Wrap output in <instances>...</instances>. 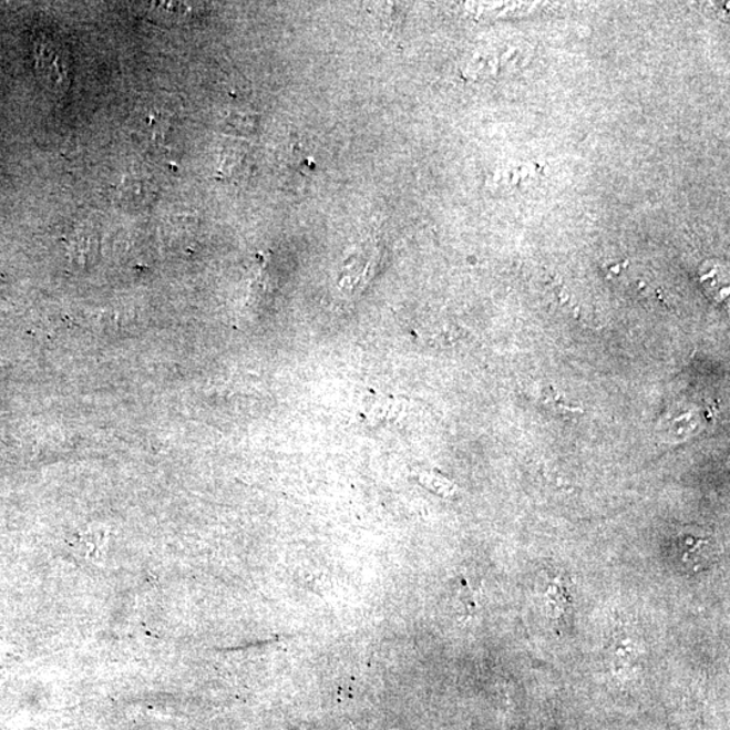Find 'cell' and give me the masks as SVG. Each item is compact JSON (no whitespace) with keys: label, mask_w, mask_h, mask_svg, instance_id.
I'll use <instances>...</instances> for the list:
<instances>
[{"label":"cell","mask_w":730,"mask_h":730,"mask_svg":"<svg viewBox=\"0 0 730 730\" xmlns=\"http://www.w3.org/2000/svg\"><path fill=\"white\" fill-rule=\"evenodd\" d=\"M201 4L183 2H153L145 4L146 16L151 20L165 23L177 24L189 22L194 17L199 16Z\"/></svg>","instance_id":"7a4b0ae2"},{"label":"cell","mask_w":730,"mask_h":730,"mask_svg":"<svg viewBox=\"0 0 730 730\" xmlns=\"http://www.w3.org/2000/svg\"><path fill=\"white\" fill-rule=\"evenodd\" d=\"M248 168V155L247 152L240 148H233L228 152H225L223 165H220V171L226 177L241 176L245 174V169Z\"/></svg>","instance_id":"277c9868"},{"label":"cell","mask_w":730,"mask_h":730,"mask_svg":"<svg viewBox=\"0 0 730 730\" xmlns=\"http://www.w3.org/2000/svg\"><path fill=\"white\" fill-rule=\"evenodd\" d=\"M120 201L125 207L137 208L145 206L151 199L152 193L145 183L140 181H127L119 188Z\"/></svg>","instance_id":"3957f363"},{"label":"cell","mask_w":730,"mask_h":730,"mask_svg":"<svg viewBox=\"0 0 730 730\" xmlns=\"http://www.w3.org/2000/svg\"><path fill=\"white\" fill-rule=\"evenodd\" d=\"M37 71L53 90H66L71 82V56L63 42L53 37H41L35 42Z\"/></svg>","instance_id":"6da1fadb"}]
</instances>
